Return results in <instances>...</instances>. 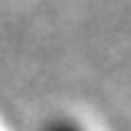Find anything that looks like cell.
Instances as JSON below:
<instances>
[{
	"instance_id": "obj_1",
	"label": "cell",
	"mask_w": 131,
	"mask_h": 131,
	"mask_svg": "<svg viewBox=\"0 0 131 131\" xmlns=\"http://www.w3.org/2000/svg\"><path fill=\"white\" fill-rule=\"evenodd\" d=\"M49 131H77V128H71V126H55V128H49Z\"/></svg>"
}]
</instances>
